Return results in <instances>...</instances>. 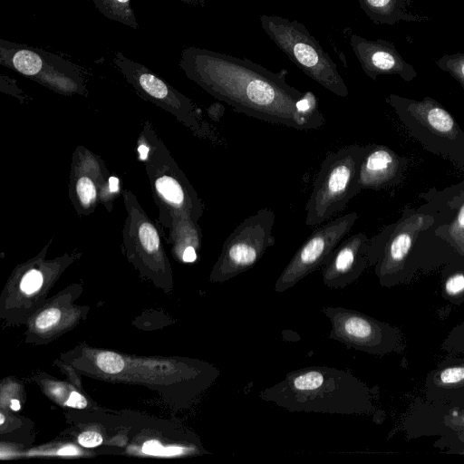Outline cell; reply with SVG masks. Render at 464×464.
Here are the masks:
<instances>
[{"label":"cell","mask_w":464,"mask_h":464,"mask_svg":"<svg viewBox=\"0 0 464 464\" xmlns=\"http://www.w3.org/2000/svg\"><path fill=\"white\" fill-rule=\"evenodd\" d=\"M179 67L237 112L301 130L297 103L304 92L288 84L285 70L275 72L246 58L198 47L182 50Z\"/></svg>","instance_id":"6da1fadb"},{"label":"cell","mask_w":464,"mask_h":464,"mask_svg":"<svg viewBox=\"0 0 464 464\" xmlns=\"http://www.w3.org/2000/svg\"><path fill=\"white\" fill-rule=\"evenodd\" d=\"M259 397L292 412L362 415L375 411L372 390L346 370L308 366L290 372Z\"/></svg>","instance_id":"7a4b0ae2"},{"label":"cell","mask_w":464,"mask_h":464,"mask_svg":"<svg viewBox=\"0 0 464 464\" xmlns=\"http://www.w3.org/2000/svg\"><path fill=\"white\" fill-rule=\"evenodd\" d=\"M366 150L351 145L325 157L305 206L306 226L315 227L330 220L359 193L360 165Z\"/></svg>","instance_id":"3957f363"},{"label":"cell","mask_w":464,"mask_h":464,"mask_svg":"<svg viewBox=\"0 0 464 464\" xmlns=\"http://www.w3.org/2000/svg\"><path fill=\"white\" fill-rule=\"evenodd\" d=\"M260 23L272 42L308 77L335 95L348 96L336 63L303 24L276 14L261 15Z\"/></svg>","instance_id":"277c9868"},{"label":"cell","mask_w":464,"mask_h":464,"mask_svg":"<svg viewBox=\"0 0 464 464\" xmlns=\"http://www.w3.org/2000/svg\"><path fill=\"white\" fill-rule=\"evenodd\" d=\"M275 219L273 210L262 208L242 221L225 240L211 281L223 283L252 268L275 244Z\"/></svg>","instance_id":"5b68a950"},{"label":"cell","mask_w":464,"mask_h":464,"mask_svg":"<svg viewBox=\"0 0 464 464\" xmlns=\"http://www.w3.org/2000/svg\"><path fill=\"white\" fill-rule=\"evenodd\" d=\"M322 312L332 325L329 337L349 349L378 356L403 349L402 334L397 326L341 306H325Z\"/></svg>","instance_id":"8992f818"},{"label":"cell","mask_w":464,"mask_h":464,"mask_svg":"<svg viewBox=\"0 0 464 464\" xmlns=\"http://www.w3.org/2000/svg\"><path fill=\"white\" fill-rule=\"evenodd\" d=\"M0 63L51 88L75 92L82 87L81 69L50 52L0 39Z\"/></svg>","instance_id":"52a82bcc"},{"label":"cell","mask_w":464,"mask_h":464,"mask_svg":"<svg viewBox=\"0 0 464 464\" xmlns=\"http://www.w3.org/2000/svg\"><path fill=\"white\" fill-rule=\"evenodd\" d=\"M403 430L409 438L440 436L435 447L464 454V400L417 399L406 413Z\"/></svg>","instance_id":"ba28073f"},{"label":"cell","mask_w":464,"mask_h":464,"mask_svg":"<svg viewBox=\"0 0 464 464\" xmlns=\"http://www.w3.org/2000/svg\"><path fill=\"white\" fill-rule=\"evenodd\" d=\"M357 218L356 212H350L314 228L276 279L275 291L283 293L324 266Z\"/></svg>","instance_id":"9c48e42d"},{"label":"cell","mask_w":464,"mask_h":464,"mask_svg":"<svg viewBox=\"0 0 464 464\" xmlns=\"http://www.w3.org/2000/svg\"><path fill=\"white\" fill-rule=\"evenodd\" d=\"M433 223L427 215H413L400 223L375 260V275L381 285L392 287L407 282V260L419 233Z\"/></svg>","instance_id":"30bf717a"},{"label":"cell","mask_w":464,"mask_h":464,"mask_svg":"<svg viewBox=\"0 0 464 464\" xmlns=\"http://www.w3.org/2000/svg\"><path fill=\"white\" fill-rule=\"evenodd\" d=\"M112 62L126 80L140 92L166 105L176 113L186 116L189 126L194 130L199 128L191 102L145 65L127 58L121 52L115 53Z\"/></svg>","instance_id":"8fae6325"},{"label":"cell","mask_w":464,"mask_h":464,"mask_svg":"<svg viewBox=\"0 0 464 464\" xmlns=\"http://www.w3.org/2000/svg\"><path fill=\"white\" fill-rule=\"evenodd\" d=\"M368 249L369 240L363 233L342 241L323 266L324 285L340 289L357 280L370 265Z\"/></svg>","instance_id":"7c38bea8"},{"label":"cell","mask_w":464,"mask_h":464,"mask_svg":"<svg viewBox=\"0 0 464 464\" xmlns=\"http://www.w3.org/2000/svg\"><path fill=\"white\" fill-rule=\"evenodd\" d=\"M350 44L363 72L372 80L381 74H398L406 81L416 76L413 67L402 59L390 42L372 41L352 34Z\"/></svg>","instance_id":"4fadbf2b"},{"label":"cell","mask_w":464,"mask_h":464,"mask_svg":"<svg viewBox=\"0 0 464 464\" xmlns=\"http://www.w3.org/2000/svg\"><path fill=\"white\" fill-rule=\"evenodd\" d=\"M425 399L454 401L464 400V356L454 353L443 359L428 372L425 379Z\"/></svg>","instance_id":"5bb4252c"},{"label":"cell","mask_w":464,"mask_h":464,"mask_svg":"<svg viewBox=\"0 0 464 464\" xmlns=\"http://www.w3.org/2000/svg\"><path fill=\"white\" fill-rule=\"evenodd\" d=\"M398 166L396 155L388 148H367L360 165L361 188H378L388 184L394 178Z\"/></svg>","instance_id":"9a60e30c"},{"label":"cell","mask_w":464,"mask_h":464,"mask_svg":"<svg viewBox=\"0 0 464 464\" xmlns=\"http://www.w3.org/2000/svg\"><path fill=\"white\" fill-rule=\"evenodd\" d=\"M410 113L433 133L455 140L458 130L451 115L430 98L412 102L408 107Z\"/></svg>","instance_id":"2e32d148"},{"label":"cell","mask_w":464,"mask_h":464,"mask_svg":"<svg viewBox=\"0 0 464 464\" xmlns=\"http://www.w3.org/2000/svg\"><path fill=\"white\" fill-rule=\"evenodd\" d=\"M361 8L374 24H394L400 21H420L409 12L413 0H358Z\"/></svg>","instance_id":"e0dca14e"},{"label":"cell","mask_w":464,"mask_h":464,"mask_svg":"<svg viewBox=\"0 0 464 464\" xmlns=\"http://www.w3.org/2000/svg\"><path fill=\"white\" fill-rule=\"evenodd\" d=\"M102 14L107 18L139 29V24L131 7V0H91Z\"/></svg>","instance_id":"ac0fdd59"},{"label":"cell","mask_w":464,"mask_h":464,"mask_svg":"<svg viewBox=\"0 0 464 464\" xmlns=\"http://www.w3.org/2000/svg\"><path fill=\"white\" fill-rule=\"evenodd\" d=\"M441 295L454 305L464 303V269L450 270L444 275Z\"/></svg>","instance_id":"d6986e66"},{"label":"cell","mask_w":464,"mask_h":464,"mask_svg":"<svg viewBox=\"0 0 464 464\" xmlns=\"http://www.w3.org/2000/svg\"><path fill=\"white\" fill-rule=\"evenodd\" d=\"M438 66L450 73L464 88V53L444 55L436 61Z\"/></svg>","instance_id":"ffe728a7"},{"label":"cell","mask_w":464,"mask_h":464,"mask_svg":"<svg viewBox=\"0 0 464 464\" xmlns=\"http://www.w3.org/2000/svg\"><path fill=\"white\" fill-rule=\"evenodd\" d=\"M441 347L450 353H464V321L450 331Z\"/></svg>","instance_id":"44dd1931"},{"label":"cell","mask_w":464,"mask_h":464,"mask_svg":"<svg viewBox=\"0 0 464 464\" xmlns=\"http://www.w3.org/2000/svg\"><path fill=\"white\" fill-rule=\"evenodd\" d=\"M98 367L104 372L114 374L122 371L124 361L121 355L112 352H102L96 359Z\"/></svg>","instance_id":"7402d4cb"},{"label":"cell","mask_w":464,"mask_h":464,"mask_svg":"<svg viewBox=\"0 0 464 464\" xmlns=\"http://www.w3.org/2000/svg\"><path fill=\"white\" fill-rule=\"evenodd\" d=\"M450 237L459 254L464 256V204L449 228Z\"/></svg>","instance_id":"603a6c76"},{"label":"cell","mask_w":464,"mask_h":464,"mask_svg":"<svg viewBox=\"0 0 464 464\" xmlns=\"http://www.w3.org/2000/svg\"><path fill=\"white\" fill-rule=\"evenodd\" d=\"M139 237L144 249L155 252L159 249L160 240L154 227L145 222L139 228Z\"/></svg>","instance_id":"cb8c5ba5"},{"label":"cell","mask_w":464,"mask_h":464,"mask_svg":"<svg viewBox=\"0 0 464 464\" xmlns=\"http://www.w3.org/2000/svg\"><path fill=\"white\" fill-rule=\"evenodd\" d=\"M142 451L145 454L153 456H175L186 452L187 450L177 446L166 448L156 440H149L143 444Z\"/></svg>","instance_id":"d4e9b609"},{"label":"cell","mask_w":464,"mask_h":464,"mask_svg":"<svg viewBox=\"0 0 464 464\" xmlns=\"http://www.w3.org/2000/svg\"><path fill=\"white\" fill-rule=\"evenodd\" d=\"M76 189L79 198L85 206L90 205L95 198L94 184L89 178H81L77 182Z\"/></svg>","instance_id":"484cf974"},{"label":"cell","mask_w":464,"mask_h":464,"mask_svg":"<svg viewBox=\"0 0 464 464\" xmlns=\"http://www.w3.org/2000/svg\"><path fill=\"white\" fill-rule=\"evenodd\" d=\"M42 285V274L37 270H31L24 276L20 286L24 293L30 295L36 292Z\"/></svg>","instance_id":"4316f807"},{"label":"cell","mask_w":464,"mask_h":464,"mask_svg":"<svg viewBox=\"0 0 464 464\" xmlns=\"http://www.w3.org/2000/svg\"><path fill=\"white\" fill-rule=\"evenodd\" d=\"M61 317V311L56 308L46 309L42 312L35 320V326L44 330L54 325Z\"/></svg>","instance_id":"83f0119b"},{"label":"cell","mask_w":464,"mask_h":464,"mask_svg":"<svg viewBox=\"0 0 464 464\" xmlns=\"http://www.w3.org/2000/svg\"><path fill=\"white\" fill-rule=\"evenodd\" d=\"M78 442L85 448H93L102 442V437L96 431H85L79 435Z\"/></svg>","instance_id":"f1b7e54d"},{"label":"cell","mask_w":464,"mask_h":464,"mask_svg":"<svg viewBox=\"0 0 464 464\" xmlns=\"http://www.w3.org/2000/svg\"><path fill=\"white\" fill-rule=\"evenodd\" d=\"M66 405L72 408L83 409L87 406V401L81 393L72 392L66 401Z\"/></svg>","instance_id":"f546056e"},{"label":"cell","mask_w":464,"mask_h":464,"mask_svg":"<svg viewBox=\"0 0 464 464\" xmlns=\"http://www.w3.org/2000/svg\"><path fill=\"white\" fill-rule=\"evenodd\" d=\"M182 258L184 262L188 263L195 261L197 258L195 248L191 246H187L183 252Z\"/></svg>","instance_id":"4dcf8cb0"},{"label":"cell","mask_w":464,"mask_h":464,"mask_svg":"<svg viewBox=\"0 0 464 464\" xmlns=\"http://www.w3.org/2000/svg\"><path fill=\"white\" fill-rule=\"evenodd\" d=\"M78 453L77 449L74 446H66L59 450L58 454L60 455H76Z\"/></svg>","instance_id":"1f68e13d"},{"label":"cell","mask_w":464,"mask_h":464,"mask_svg":"<svg viewBox=\"0 0 464 464\" xmlns=\"http://www.w3.org/2000/svg\"><path fill=\"white\" fill-rule=\"evenodd\" d=\"M181 1H183L186 4L194 5V6H198V5L202 6L205 4V0H181Z\"/></svg>","instance_id":"d6a6232c"},{"label":"cell","mask_w":464,"mask_h":464,"mask_svg":"<svg viewBox=\"0 0 464 464\" xmlns=\"http://www.w3.org/2000/svg\"><path fill=\"white\" fill-rule=\"evenodd\" d=\"M118 188V179L114 177L110 179V189L111 191L117 190Z\"/></svg>","instance_id":"836d02e7"},{"label":"cell","mask_w":464,"mask_h":464,"mask_svg":"<svg viewBox=\"0 0 464 464\" xmlns=\"http://www.w3.org/2000/svg\"><path fill=\"white\" fill-rule=\"evenodd\" d=\"M11 409L13 411H18L20 409V402L17 400H12L11 401Z\"/></svg>","instance_id":"e575fe53"},{"label":"cell","mask_w":464,"mask_h":464,"mask_svg":"<svg viewBox=\"0 0 464 464\" xmlns=\"http://www.w3.org/2000/svg\"><path fill=\"white\" fill-rule=\"evenodd\" d=\"M139 151L140 153V158L145 159V157L147 155V148H145L144 146H140L139 148Z\"/></svg>","instance_id":"d590c367"},{"label":"cell","mask_w":464,"mask_h":464,"mask_svg":"<svg viewBox=\"0 0 464 464\" xmlns=\"http://www.w3.org/2000/svg\"><path fill=\"white\" fill-rule=\"evenodd\" d=\"M4 421H5L4 414H3V413H1V414H0V424L2 425V424L4 423Z\"/></svg>","instance_id":"8d00e7d4"}]
</instances>
